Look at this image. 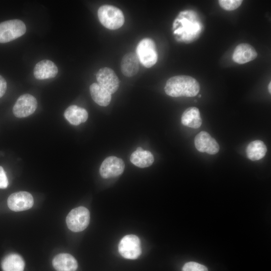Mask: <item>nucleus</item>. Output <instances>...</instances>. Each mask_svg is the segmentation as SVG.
I'll return each mask as SVG.
<instances>
[{
  "label": "nucleus",
  "mask_w": 271,
  "mask_h": 271,
  "mask_svg": "<svg viewBox=\"0 0 271 271\" xmlns=\"http://www.w3.org/2000/svg\"><path fill=\"white\" fill-rule=\"evenodd\" d=\"M9 208L14 211H21L31 208L34 204L32 195L28 192L21 191L12 194L8 198Z\"/></svg>",
  "instance_id": "nucleus-10"
},
{
  "label": "nucleus",
  "mask_w": 271,
  "mask_h": 271,
  "mask_svg": "<svg viewBox=\"0 0 271 271\" xmlns=\"http://www.w3.org/2000/svg\"><path fill=\"white\" fill-rule=\"evenodd\" d=\"M220 6L226 11H233L237 9L241 5V0H219Z\"/></svg>",
  "instance_id": "nucleus-22"
},
{
  "label": "nucleus",
  "mask_w": 271,
  "mask_h": 271,
  "mask_svg": "<svg viewBox=\"0 0 271 271\" xmlns=\"http://www.w3.org/2000/svg\"><path fill=\"white\" fill-rule=\"evenodd\" d=\"M271 82H270L268 85V92H269V93H271Z\"/></svg>",
  "instance_id": "nucleus-26"
},
{
  "label": "nucleus",
  "mask_w": 271,
  "mask_h": 271,
  "mask_svg": "<svg viewBox=\"0 0 271 271\" xmlns=\"http://www.w3.org/2000/svg\"><path fill=\"white\" fill-rule=\"evenodd\" d=\"M181 122L189 127L199 128L202 122L199 109L196 107L187 108L182 115Z\"/></svg>",
  "instance_id": "nucleus-17"
},
{
  "label": "nucleus",
  "mask_w": 271,
  "mask_h": 271,
  "mask_svg": "<svg viewBox=\"0 0 271 271\" xmlns=\"http://www.w3.org/2000/svg\"><path fill=\"white\" fill-rule=\"evenodd\" d=\"M257 56L255 49L247 43H241L235 48L232 59L239 64H245L255 59Z\"/></svg>",
  "instance_id": "nucleus-12"
},
{
  "label": "nucleus",
  "mask_w": 271,
  "mask_h": 271,
  "mask_svg": "<svg viewBox=\"0 0 271 271\" xmlns=\"http://www.w3.org/2000/svg\"><path fill=\"white\" fill-rule=\"evenodd\" d=\"M194 144L196 149L201 153L214 155L219 151V146L216 141L205 131H202L196 136Z\"/></svg>",
  "instance_id": "nucleus-11"
},
{
  "label": "nucleus",
  "mask_w": 271,
  "mask_h": 271,
  "mask_svg": "<svg viewBox=\"0 0 271 271\" xmlns=\"http://www.w3.org/2000/svg\"><path fill=\"white\" fill-rule=\"evenodd\" d=\"M118 251L124 258L130 259L138 258L142 253L140 239L134 235H125L119 243Z\"/></svg>",
  "instance_id": "nucleus-6"
},
{
  "label": "nucleus",
  "mask_w": 271,
  "mask_h": 271,
  "mask_svg": "<svg viewBox=\"0 0 271 271\" xmlns=\"http://www.w3.org/2000/svg\"><path fill=\"white\" fill-rule=\"evenodd\" d=\"M7 90V82L5 78L0 75V98L5 93Z\"/></svg>",
  "instance_id": "nucleus-25"
},
{
  "label": "nucleus",
  "mask_w": 271,
  "mask_h": 271,
  "mask_svg": "<svg viewBox=\"0 0 271 271\" xmlns=\"http://www.w3.org/2000/svg\"><path fill=\"white\" fill-rule=\"evenodd\" d=\"M120 68L122 73L126 77H132L138 72L139 60L136 54L129 52L122 58Z\"/></svg>",
  "instance_id": "nucleus-15"
},
{
  "label": "nucleus",
  "mask_w": 271,
  "mask_h": 271,
  "mask_svg": "<svg viewBox=\"0 0 271 271\" xmlns=\"http://www.w3.org/2000/svg\"><path fill=\"white\" fill-rule=\"evenodd\" d=\"M98 84L109 93L113 94L118 88L119 81L114 71L108 67L100 69L96 74Z\"/></svg>",
  "instance_id": "nucleus-8"
},
{
  "label": "nucleus",
  "mask_w": 271,
  "mask_h": 271,
  "mask_svg": "<svg viewBox=\"0 0 271 271\" xmlns=\"http://www.w3.org/2000/svg\"><path fill=\"white\" fill-rule=\"evenodd\" d=\"M25 262L19 254L12 253L6 256L2 262L3 271H23Z\"/></svg>",
  "instance_id": "nucleus-19"
},
{
  "label": "nucleus",
  "mask_w": 271,
  "mask_h": 271,
  "mask_svg": "<svg viewBox=\"0 0 271 271\" xmlns=\"http://www.w3.org/2000/svg\"><path fill=\"white\" fill-rule=\"evenodd\" d=\"M53 265L57 271H75L78 267L76 259L68 253H60L53 259Z\"/></svg>",
  "instance_id": "nucleus-14"
},
{
  "label": "nucleus",
  "mask_w": 271,
  "mask_h": 271,
  "mask_svg": "<svg viewBox=\"0 0 271 271\" xmlns=\"http://www.w3.org/2000/svg\"><path fill=\"white\" fill-rule=\"evenodd\" d=\"M57 66L49 60H43L38 62L34 69L35 77L43 80L55 77L58 74Z\"/></svg>",
  "instance_id": "nucleus-13"
},
{
  "label": "nucleus",
  "mask_w": 271,
  "mask_h": 271,
  "mask_svg": "<svg viewBox=\"0 0 271 271\" xmlns=\"http://www.w3.org/2000/svg\"><path fill=\"white\" fill-rule=\"evenodd\" d=\"M130 161L133 165L140 168H146L152 165L154 158L152 154L148 151L143 150H136L130 157Z\"/></svg>",
  "instance_id": "nucleus-20"
},
{
  "label": "nucleus",
  "mask_w": 271,
  "mask_h": 271,
  "mask_svg": "<svg viewBox=\"0 0 271 271\" xmlns=\"http://www.w3.org/2000/svg\"><path fill=\"white\" fill-rule=\"evenodd\" d=\"M64 115L69 123L75 125L85 122L88 118L86 110L75 105L69 106L65 110Z\"/></svg>",
  "instance_id": "nucleus-16"
},
{
  "label": "nucleus",
  "mask_w": 271,
  "mask_h": 271,
  "mask_svg": "<svg viewBox=\"0 0 271 271\" xmlns=\"http://www.w3.org/2000/svg\"><path fill=\"white\" fill-rule=\"evenodd\" d=\"M26 32L24 23L18 19L11 20L0 23V43L12 41L23 36Z\"/></svg>",
  "instance_id": "nucleus-4"
},
{
  "label": "nucleus",
  "mask_w": 271,
  "mask_h": 271,
  "mask_svg": "<svg viewBox=\"0 0 271 271\" xmlns=\"http://www.w3.org/2000/svg\"><path fill=\"white\" fill-rule=\"evenodd\" d=\"M182 271H208L207 268L199 263L190 261L186 263L183 268Z\"/></svg>",
  "instance_id": "nucleus-23"
},
{
  "label": "nucleus",
  "mask_w": 271,
  "mask_h": 271,
  "mask_svg": "<svg viewBox=\"0 0 271 271\" xmlns=\"http://www.w3.org/2000/svg\"><path fill=\"white\" fill-rule=\"evenodd\" d=\"M136 55L145 67L150 68L154 65L158 60V54L154 41L150 38L140 41L136 48Z\"/></svg>",
  "instance_id": "nucleus-3"
},
{
  "label": "nucleus",
  "mask_w": 271,
  "mask_h": 271,
  "mask_svg": "<svg viewBox=\"0 0 271 271\" xmlns=\"http://www.w3.org/2000/svg\"><path fill=\"white\" fill-rule=\"evenodd\" d=\"M201 95H199L198 96V97H201Z\"/></svg>",
  "instance_id": "nucleus-27"
},
{
  "label": "nucleus",
  "mask_w": 271,
  "mask_h": 271,
  "mask_svg": "<svg viewBox=\"0 0 271 271\" xmlns=\"http://www.w3.org/2000/svg\"><path fill=\"white\" fill-rule=\"evenodd\" d=\"M266 151L265 145L260 140H255L250 142L246 149L247 157L251 161L259 160L263 158Z\"/></svg>",
  "instance_id": "nucleus-21"
},
{
  "label": "nucleus",
  "mask_w": 271,
  "mask_h": 271,
  "mask_svg": "<svg viewBox=\"0 0 271 271\" xmlns=\"http://www.w3.org/2000/svg\"><path fill=\"white\" fill-rule=\"evenodd\" d=\"M97 14L101 24L108 29H118L124 24V17L122 12L113 6H101L98 9Z\"/></svg>",
  "instance_id": "nucleus-2"
},
{
  "label": "nucleus",
  "mask_w": 271,
  "mask_h": 271,
  "mask_svg": "<svg viewBox=\"0 0 271 271\" xmlns=\"http://www.w3.org/2000/svg\"><path fill=\"white\" fill-rule=\"evenodd\" d=\"M164 89L166 93L172 97H194L199 93L200 85L192 77L177 75L167 81Z\"/></svg>",
  "instance_id": "nucleus-1"
},
{
  "label": "nucleus",
  "mask_w": 271,
  "mask_h": 271,
  "mask_svg": "<svg viewBox=\"0 0 271 271\" xmlns=\"http://www.w3.org/2000/svg\"><path fill=\"white\" fill-rule=\"evenodd\" d=\"M37 105V101L34 96L29 94H24L17 99L13 112L17 117H27L35 112Z\"/></svg>",
  "instance_id": "nucleus-7"
},
{
  "label": "nucleus",
  "mask_w": 271,
  "mask_h": 271,
  "mask_svg": "<svg viewBox=\"0 0 271 271\" xmlns=\"http://www.w3.org/2000/svg\"><path fill=\"white\" fill-rule=\"evenodd\" d=\"M124 169V163L122 159L115 156L106 158L102 163L99 173L105 179L115 177L122 173Z\"/></svg>",
  "instance_id": "nucleus-9"
},
{
  "label": "nucleus",
  "mask_w": 271,
  "mask_h": 271,
  "mask_svg": "<svg viewBox=\"0 0 271 271\" xmlns=\"http://www.w3.org/2000/svg\"><path fill=\"white\" fill-rule=\"evenodd\" d=\"M89 221L90 212L87 208L82 206L73 209L66 219L68 228L73 232L84 230L88 226Z\"/></svg>",
  "instance_id": "nucleus-5"
},
{
  "label": "nucleus",
  "mask_w": 271,
  "mask_h": 271,
  "mask_svg": "<svg viewBox=\"0 0 271 271\" xmlns=\"http://www.w3.org/2000/svg\"><path fill=\"white\" fill-rule=\"evenodd\" d=\"M9 182L5 172L2 166H0V188H6Z\"/></svg>",
  "instance_id": "nucleus-24"
},
{
  "label": "nucleus",
  "mask_w": 271,
  "mask_h": 271,
  "mask_svg": "<svg viewBox=\"0 0 271 271\" xmlns=\"http://www.w3.org/2000/svg\"><path fill=\"white\" fill-rule=\"evenodd\" d=\"M91 96L95 102L101 106H107L111 101V95L97 83L90 86Z\"/></svg>",
  "instance_id": "nucleus-18"
}]
</instances>
